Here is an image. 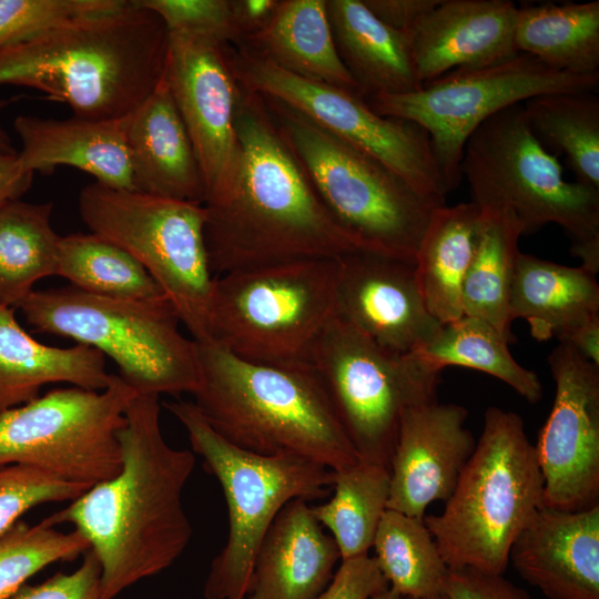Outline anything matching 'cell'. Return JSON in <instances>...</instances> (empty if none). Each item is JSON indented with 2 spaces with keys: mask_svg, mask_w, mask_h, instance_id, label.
Listing matches in <instances>:
<instances>
[{
  "mask_svg": "<svg viewBox=\"0 0 599 599\" xmlns=\"http://www.w3.org/2000/svg\"><path fill=\"white\" fill-rule=\"evenodd\" d=\"M160 396L138 394L119 432L122 467L43 520L71 524L89 542L101 568L99 598L114 599L138 581L169 568L193 529L183 507L195 454L163 437Z\"/></svg>",
  "mask_w": 599,
  "mask_h": 599,
  "instance_id": "cell-1",
  "label": "cell"
},
{
  "mask_svg": "<svg viewBox=\"0 0 599 599\" xmlns=\"http://www.w3.org/2000/svg\"><path fill=\"white\" fill-rule=\"evenodd\" d=\"M307 502L290 501L273 520L255 556L246 599H317L329 586L341 552Z\"/></svg>",
  "mask_w": 599,
  "mask_h": 599,
  "instance_id": "cell-23",
  "label": "cell"
},
{
  "mask_svg": "<svg viewBox=\"0 0 599 599\" xmlns=\"http://www.w3.org/2000/svg\"><path fill=\"white\" fill-rule=\"evenodd\" d=\"M128 0H0V49L33 40L71 20L118 10Z\"/></svg>",
  "mask_w": 599,
  "mask_h": 599,
  "instance_id": "cell-39",
  "label": "cell"
},
{
  "mask_svg": "<svg viewBox=\"0 0 599 599\" xmlns=\"http://www.w3.org/2000/svg\"><path fill=\"white\" fill-rule=\"evenodd\" d=\"M195 344L194 405L224 439L260 455L304 457L334 471L359 461L307 363H251L211 339Z\"/></svg>",
  "mask_w": 599,
  "mask_h": 599,
  "instance_id": "cell-4",
  "label": "cell"
},
{
  "mask_svg": "<svg viewBox=\"0 0 599 599\" xmlns=\"http://www.w3.org/2000/svg\"><path fill=\"white\" fill-rule=\"evenodd\" d=\"M481 212L474 202L436 207L416 253L418 285L441 324L464 316L463 290L477 247Z\"/></svg>",
  "mask_w": 599,
  "mask_h": 599,
  "instance_id": "cell-29",
  "label": "cell"
},
{
  "mask_svg": "<svg viewBox=\"0 0 599 599\" xmlns=\"http://www.w3.org/2000/svg\"><path fill=\"white\" fill-rule=\"evenodd\" d=\"M165 79L203 174V205L215 204L231 189L240 162L235 110L241 88L227 44L205 34L169 32Z\"/></svg>",
  "mask_w": 599,
  "mask_h": 599,
  "instance_id": "cell-16",
  "label": "cell"
},
{
  "mask_svg": "<svg viewBox=\"0 0 599 599\" xmlns=\"http://www.w3.org/2000/svg\"><path fill=\"white\" fill-rule=\"evenodd\" d=\"M508 343L487 322L464 315L441 325L428 344L413 353L438 372L447 366H461L489 374L535 404L542 398L541 382L535 372L512 357Z\"/></svg>",
  "mask_w": 599,
  "mask_h": 599,
  "instance_id": "cell-35",
  "label": "cell"
},
{
  "mask_svg": "<svg viewBox=\"0 0 599 599\" xmlns=\"http://www.w3.org/2000/svg\"><path fill=\"white\" fill-rule=\"evenodd\" d=\"M333 495L312 506L317 521L335 540L341 559L368 555L389 496L388 468L359 460L334 471Z\"/></svg>",
  "mask_w": 599,
  "mask_h": 599,
  "instance_id": "cell-34",
  "label": "cell"
},
{
  "mask_svg": "<svg viewBox=\"0 0 599 599\" xmlns=\"http://www.w3.org/2000/svg\"><path fill=\"white\" fill-rule=\"evenodd\" d=\"M370 599H405L394 590H392L389 587L385 589L384 591H380L373 596Z\"/></svg>",
  "mask_w": 599,
  "mask_h": 599,
  "instance_id": "cell-50",
  "label": "cell"
},
{
  "mask_svg": "<svg viewBox=\"0 0 599 599\" xmlns=\"http://www.w3.org/2000/svg\"><path fill=\"white\" fill-rule=\"evenodd\" d=\"M305 363L363 461L389 468L404 413L437 400L440 372L414 353L378 345L334 314Z\"/></svg>",
  "mask_w": 599,
  "mask_h": 599,
  "instance_id": "cell-12",
  "label": "cell"
},
{
  "mask_svg": "<svg viewBox=\"0 0 599 599\" xmlns=\"http://www.w3.org/2000/svg\"><path fill=\"white\" fill-rule=\"evenodd\" d=\"M509 560L547 599H599V505L572 512L542 506Z\"/></svg>",
  "mask_w": 599,
  "mask_h": 599,
  "instance_id": "cell-21",
  "label": "cell"
},
{
  "mask_svg": "<svg viewBox=\"0 0 599 599\" xmlns=\"http://www.w3.org/2000/svg\"><path fill=\"white\" fill-rule=\"evenodd\" d=\"M89 549L75 529L62 532L44 520L35 525L19 520L0 537V599H12L45 567L73 560Z\"/></svg>",
  "mask_w": 599,
  "mask_h": 599,
  "instance_id": "cell-38",
  "label": "cell"
},
{
  "mask_svg": "<svg viewBox=\"0 0 599 599\" xmlns=\"http://www.w3.org/2000/svg\"><path fill=\"white\" fill-rule=\"evenodd\" d=\"M372 548L388 587L403 598L447 599L450 569L423 519L387 509Z\"/></svg>",
  "mask_w": 599,
  "mask_h": 599,
  "instance_id": "cell-33",
  "label": "cell"
},
{
  "mask_svg": "<svg viewBox=\"0 0 599 599\" xmlns=\"http://www.w3.org/2000/svg\"><path fill=\"white\" fill-rule=\"evenodd\" d=\"M481 213L509 219L521 236L561 226L583 268L599 271V191L564 177L558 159L535 136L522 103L500 110L468 138L460 164Z\"/></svg>",
  "mask_w": 599,
  "mask_h": 599,
  "instance_id": "cell-6",
  "label": "cell"
},
{
  "mask_svg": "<svg viewBox=\"0 0 599 599\" xmlns=\"http://www.w3.org/2000/svg\"><path fill=\"white\" fill-rule=\"evenodd\" d=\"M338 260L337 318L402 354L424 347L438 334L441 324L426 307L414 261L365 250Z\"/></svg>",
  "mask_w": 599,
  "mask_h": 599,
  "instance_id": "cell-18",
  "label": "cell"
},
{
  "mask_svg": "<svg viewBox=\"0 0 599 599\" xmlns=\"http://www.w3.org/2000/svg\"><path fill=\"white\" fill-rule=\"evenodd\" d=\"M515 45L549 68L599 73V1L521 4Z\"/></svg>",
  "mask_w": 599,
  "mask_h": 599,
  "instance_id": "cell-30",
  "label": "cell"
},
{
  "mask_svg": "<svg viewBox=\"0 0 599 599\" xmlns=\"http://www.w3.org/2000/svg\"><path fill=\"white\" fill-rule=\"evenodd\" d=\"M87 489L34 467L0 466V537L30 509L48 502L71 501Z\"/></svg>",
  "mask_w": 599,
  "mask_h": 599,
  "instance_id": "cell-40",
  "label": "cell"
},
{
  "mask_svg": "<svg viewBox=\"0 0 599 599\" xmlns=\"http://www.w3.org/2000/svg\"><path fill=\"white\" fill-rule=\"evenodd\" d=\"M517 10L509 0H441L409 31L422 85L454 70L489 67L519 54Z\"/></svg>",
  "mask_w": 599,
  "mask_h": 599,
  "instance_id": "cell-20",
  "label": "cell"
},
{
  "mask_svg": "<svg viewBox=\"0 0 599 599\" xmlns=\"http://www.w3.org/2000/svg\"><path fill=\"white\" fill-rule=\"evenodd\" d=\"M34 332L65 337L110 357L138 394H194L195 342L185 337L167 298L100 296L71 285L33 291L19 307Z\"/></svg>",
  "mask_w": 599,
  "mask_h": 599,
  "instance_id": "cell-7",
  "label": "cell"
},
{
  "mask_svg": "<svg viewBox=\"0 0 599 599\" xmlns=\"http://www.w3.org/2000/svg\"><path fill=\"white\" fill-rule=\"evenodd\" d=\"M280 0H232L241 47L273 17Z\"/></svg>",
  "mask_w": 599,
  "mask_h": 599,
  "instance_id": "cell-46",
  "label": "cell"
},
{
  "mask_svg": "<svg viewBox=\"0 0 599 599\" xmlns=\"http://www.w3.org/2000/svg\"><path fill=\"white\" fill-rule=\"evenodd\" d=\"M511 321L524 318L538 341H564L599 315V285L586 268L519 252L509 298Z\"/></svg>",
  "mask_w": 599,
  "mask_h": 599,
  "instance_id": "cell-27",
  "label": "cell"
},
{
  "mask_svg": "<svg viewBox=\"0 0 599 599\" xmlns=\"http://www.w3.org/2000/svg\"><path fill=\"white\" fill-rule=\"evenodd\" d=\"M548 364L556 393L535 445L544 506L580 511L599 505V366L562 342Z\"/></svg>",
  "mask_w": 599,
  "mask_h": 599,
  "instance_id": "cell-17",
  "label": "cell"
},
{
  "mask_svg": "<svg viewBox=\"0 0 599 599\" xmlns=\"http://www.w3.org/2000/svg\"><path fill=\"white\" fill-rule=\"evenodd\" d=\"M262 98L323 205L357 247L415 262L438 206L377 159L282 102Z\"/></svg>",
  "mask_w": 599,
  "mask_h": 599,
  "instance_id": "cell-9",
  "label": "cell"
},
{
  "mask_svg": "<svg viewBox=\"0 0 599 599\" xmlns=\"http://www.w3.org/2000/svg\"><path fill=\"white\" fill-rule=\"evenodd\" d=\"M91 233L132 255L152 276L195 342L210 341L215 282L203 204L116 190L93 182L79 196Z\"/></svg>",
  "mask_w": 599,
  "mask_h": 599,
  "instance_id": "cell-11",
  "label": "cell"
},
{
  "mask_svg": "<svg viewBox=\"0 0 599 599\" xmlns=\"http://www.w3.org/2000/svg\"><path fill=\"white\" fill-rule=\"evenodd\" d=\"M338 258L293 261L215 276L210 339L251 363H305L334 314Z\"/></svg>",
  "mask_w": 599,
  "mask_h": 599,
  "instance_id": "cell-10",
  "label": "cell"
},
{
  "mask_svg": "<svg viewBox=\"0 0 599 599\" xmlns=\"http://www.w3.org/2000/svg\"><path fill=\"white\" fill-rule=\"evenodd\" d=\"M282 70L362 97L342 62L326 12V0H280L271 20L241 47Z\"/></svg>",
  "mask_w": 599,
  "mask_h": 599,
  "instance_id": "cell-28",
  "label": "cell"
},
{
  "mask_svg": "<svg viewBox=\"0 0 599 599\" xmlns=\"http://www.w3.org/2000/svg\"><path fill=\"white\" fill-rule=\"evenodd\" d=\"M128 116L94 120L77 115H18L13 121L21 142L18 162L24 172L45 175L58 166H72L108 187L135 191L126 139Z\"/></svg>",
  "mask_w": 599,
  "mask_h": 599,
  "instance_id": "cell-22",
  "label": "cell"
},
{
  "mask_svg": "<svg viewBox=\"0 0 599 599\" xmlns=\"http://www.w3.org/2000/svg\"><path fill=\"white\" fill-rule=\"evenodd\" d=\"M520 236L509 219L481 213L479 238L463 290L464 315L487 322L508 342L512 322L509 298Z\"/></svg>",
  "mask_w": 599,
  "mask_h": 599,
  "instance_id": "cell-37",
  "label": "cell"
},
{
  "mask_svg": "<svg viewBox=\"0 0 599 599\" xmlns=\"http://www.w3.org/2000/svg\"><path fill=\"white\" fill-rule=\"evenodd\" d=\"M446 593L447 599H531L502 575L470 568L449 570Z\"/></svg>",
  "mask_w": 599,
  "mask_h": 599,
  "instance_id": "cell-44",
  "label": "cell"
},
{
  "mask_svg": "<svg viewBox=\"0 0 599 599\" xmlns=\"http://www.w3.org/2000/svg\"><path fill=\"white\" fill-rule=\"evenodd\" d=\"M53 204L10 201L0 206V304L18 308L34 284L55 275L60 235Z\"/></svg>",
  "mask_w": 599,
  "mask_h": 599,
  "instance_id": "cell-31",
  "label": "cell"
},
{
  "mask_svg": "<svg viewBox=\"0 0 599 599\" xmlns=\"http://www.w3.org/2000/svg\"><path fill=\"white\" fill-rule=\"evenodd\" d=\"M598 74L555 70L519 53L484 68L450 71L405 94H378L365 101L376 113L420 125L448 193L461 181L460 164L471 133L489 116L514 104L555 92H595Z\"/></svg>",
  "mask_w": 599,
  "mask_h": 599,
  "instance_id": "cell-14",
  "label": "cell"
},
{
  "mask_svg": "<svg viewBox=\"0 0 599 599\" xmlns=\"http://www.w3.org/2000/svg\"><path fill=\"white\" fill-rule=\"evenodd\" d=\"M55 275L94 295L136 301L166 298L132 255L93 233L60 237Z\"/></svg>",
  "mask_w": 599,
  "mask_h": 599,
  "instance_id": "cell-36",
  "label": "cell"
},
{
  "mask_svg": "<svg viewBox=\"0 0 599 599\" xmlns=\"http://www.w3.org/2000/svg\"><path fill=\"white\" fill-rule=\"evenodd\" d=\"M163 406L186 430L192 451L219 481L227 507L229 535L204 583L205 599H246L258 547L282 508L294 499L331 496L334 470L295 455H260L220 436L194 403Z\"/></svg>",
  "mask_w": 599,
  "mask_h": 599,
  "instance_id": "cell-8",
  "label": "cell"
},
{
  "mask_svg": "<svg viewBox=\"0 0 599 599\" xmlns=\"http://www.w3.org/2000/svg\"><path fill=\"white\" fill-rule=\"evenodd\" d=\"M387 588L376 560L365 555L342 560L329 586L317 599H370Z\"/></svg>",
  "mask_w": 599,
  "mask_h": 599,
  "instance_id": "cell-43",
  "label": "cell"
},
{
  "mask_svg": "<svg viewBox=\"0 0 599 599\" xmlns=\"http://www.w3.org/2000/svg\"><path fill=\"white\" fill-rule=\"evenodd\" d=\"M467 410L433 400L407 409L389 463L387 509L423 519L434 501H446L476 441L465 427Z\"/></svg>",
  "mask_w": 599,
  "mask_h": 599,
  "instance_id": "cell-19",
  "label": "cell"
},
{
  "mask_svg": "<svg viewBox=\"0 0 599 599\" xmlns=\"http://www.w3.org/2000/svg\"><path fill=\"white\" fill-rule=\"evenodd\" d=\"M169 31L138 0L71 20L28 42L0 49V85L32 88L73 115L131 114L164 78Z\"/></svg>",
  "mask_w": 599,
  "mask_h": 599,
  "instance_id": "cell-3",
  "label": "cell"
},
{
  "mask_svg": "<svg viewBox=\"0 0 599 599\" xmlns=\"http://www.w3.org/2000/svg\"><path fill=\"white\" fill-rule=\"evenodd\" d=\"M34 173L24 172L17 154L0 153V206L20 200L33 182Z\"/></svg>",
  "mask_w": 599,
  "mask_h": 599,
  "instance_id": "cell-47",
  "label": "cell"
},
{
  "mask_svg": "<svg viewBox=\"0 0 599 599\" xmlns=\"http://www.w3.org/2000/svg\"><path fill=\"white\" fill-rule=\"evenodd\" d=\"M156 13L169 32L213 37L226 44H238L232 0H138Z\"/></svg>",
  "mask_w": 599,
  "mask_h": 599,
  "instance_id": "cell-41",
  "label": "cell"
},
{
  "mask_svg": "<svg viewBox=\"0 0 599 599\" xmlns=\"http://www.w3.org/2000/svg\"><path fill=\"white\" fill-rule=\"evenodd\" d=\"M530 130L562 154L576 182L599 191V98L595 92H555L522 103Z\"/></svg>",
  "mask_w": 599,
  "mask_h": 599,
  "instance_id": "cell-32",
  "label": "cell"
},
{
  "mask_svg": "<svg viewBox=\"0 0 599 599\" xmlns=\"http://www.w3.org/2000/svg\"><path fill=\"white\" fill-rule=\"evenodd\" d=\"M111 375L99 351L42 344L20 326L14 308L0 304V413L37 398L47 384L103 390Z\"/></svg>",
  "mask_w": 599,
  "mask_h": 599,
  "instance_id": "cell-25",
  "label": "cell"
},
{
  "mask_svg": "<svg viewBox=\"0 0 599 599\" xmlns=\"http://www.w3.org/2000/svg\"><path fill=\"white\" fill-rule=\"evenodd\" d=\"M227 60L245 91L294 109L384 163L430 203L445 205L448 192L429 135L420 125L380 115L356 93L303 79L247 50L227 45Z\"/></svg>",
  "mask_w": 599,
  "mask_h": 599,
  "instance_id": "cell-15",
  "label": "cell"
},
{
  "mask_svg": "<svg viewBox=\"0 0 599 599\" xmlns=\"http://www.w3.org/2000/svg\"><path fill=\"white\" fill-rule=\"evenodd\" d=\"M337 53L364 99L420 89L409 32L378 20L362 0H326Z\"/></svg>",
  "mask_w": 599,
  "mask_h": 599,
  "instance_id": "cell-26",
  "label": "cell"
},
{
  "mask_svg": "<svg viewBox=\"0 0 599 599\" xmlns=\"http://www.w3.org/2000/svg\"><path fill=\"white\" fill-rule=\"evenodd\" d=\"M235 129L234 182L221 201L204 205L214 276L361 250L323 205L261 95L241 88Z\"/></svg>",
  "mask_w": 599,
  "mask_h": 599,
  "instance_id": "cell-2",
  "label": "cell"
},
{
  "mask_svg": "<svg viewBox=\"0 0 599 599\" xmlns=\"http://www.w3.org/2000/svg\"><path fill=\"white\" fill-rule=\"evenodd\" d=\"M383 23L409 32L441 0H362Z\"/></svg>",
  "mask_w": 599,
  "mask_h": 599,
  "instance_id": "cell-45",
  "label": "cell"
},
{
  "mask_svg": "<svg viewBox=\"0 0 599 599\" xmlns=\"http://www.w3.org/2000/svg\"><path fill=\"white\" fill-rule=\"evenodd\" d=\"M101 568L89 549L72 572H55L34 586H23L12 599H98Z\"/></svg>",
  "mask_w": 599,
  "mask_h": 599,
  "instance_id": "cell-42",
  "label": "cell"
},
{
  "mask_svg": "<svg viewBox=\"0 0 599 599\" xmlns=\"http://www.w3.org/2000/svg\"><path fill=\"white\" fill-rule=\"evenodd\" d=\"M561 342L599 366V315L578 326Z\"/></svg>",
  "mask_w": 599,
  "mask_h": 599,
  "instance_id": "cell-48",
  "label": "cell"
},
{
  "mask_svg": "<svg viewBox=\"0 0 599 599\" xmlns=\"http://www.w3.org/2000/svg\"><path fill=\"white\" fill-rule=\"evenodd\" d=\"M138 393L112 374L103 390L55 388L0 413V466L26 465L87 488L122 467L119 432Z\"/></svg>",
  "mask_w": 599,
  "mask_h": 599,
  "instance_id": "cell-13",
  "label": "cell"
},
{
  "mask_svg": "<svg viewBox=\"0 0 599 599\" xmlns=\"http://www.w3.org/2000/svg\"><path fill=\"white\" fill-rule=\"evenodd\" d=\"M20 97H12L9 99L0 100V112L6 109L11 103L16 102ZM0 153L4 154H17L18 151L13 148L11 136L0 124Z\"/></svg>",
  "mask_w": 599,
  "mask_h": 599,
  "instance_id": "cell-49",
  "label": "cell"
},
{
  "mask_svg": "<svg viewBox=\"0 0 599 599\" xmlns=\"http://www.w3.org/2000/svg\"><path fill=\"white\" fill-rule=\"evenodd\" d=\"M126 139L136 192L205 203L203 174L165 74L129 114Z\"/></svg>",
  "mask_w": 599,
  "mask_h": 599,
  "instance_id": "cell-24",
  "label": "cell"
},
{
  "mask_svg": "<svg viewBox=\"0 0 599 599\" xmlns=\"http://www.w3.org/2000/svg\"><path fill=\"white\" fill-rule=\"evenodd\" d=\"M439 515L423 520L450 570L502 575L510 549L544 506L535 445L515 412L489 407L484 428Z\"/></svg>",
  "mask_w": 599,
  "mask_h": 599,
  "instance_id": "cell-5",
  "label": "cell"
}]
</instances>
